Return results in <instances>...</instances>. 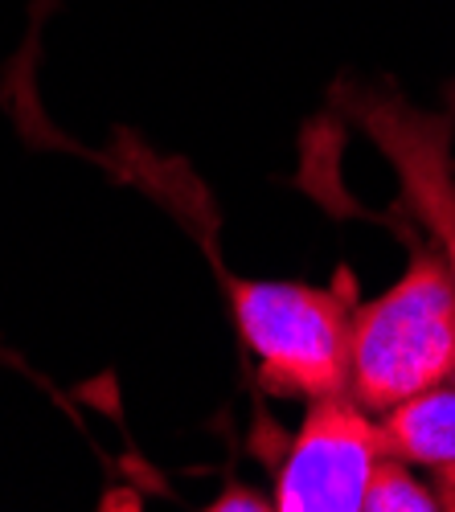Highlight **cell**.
Returning <instances> with one entry per match:
<instances>
[{"mask_svg":"<svg viewBox=\"0 0 455 512\" xmlns=\"http://www.w3.org/2000/svg\"><path fill=\"white\" fill-rule=\"evenodd\" d=\"M230 316L242 349L255 357L259 386L271 398H328L349 394V349L357 279L337 267L328 287L296 279H242L226 275Z\"/></svg>","mask_w":455,"mask_h":512,"instance_id":"cell-2","label":"cell"},{"mask_svg":"<svg viewBox=\"0 0 455 512\" xmlns=\"http://www.w3.org/2000/svg\"><path fill=\"white\" fill-rule=\"evenodd\" d=\"M210 508H259V512H267V508H275V500L255 492V488H226Z\"/></svg>","mask_w":455,"mask_h":512,"instance_id":"cell-6","label":"cell"},{"mask_svg":"<svg viewBox=\"0 0 455 512\" xmlns=\"http://www.w3.org/2000/svg\"><path fill=\"white\" fill-rule=\"evenodd\" d=\"M361 512H439V492L435 484L415 476V463L382 455L378 467L369 472Z\"/></svg>","mask_w":455,"mask_h":512,"instance_id":"cell-5","label":"cell"},{"mask_svg":"<svg viewBox=\"0 0 455 512\" xmlns=\"http://www.w3.org/2000/svg\"><path fill=\"white\" fill-rule=\"evenodd\" d=\"M435 492H439V508L455 512V467H439V472L431 476Z\"/></svg>","mask_w":455,"mask_h":512,"instance_id":"cell-7","label":"cell"},{"mask_svg":"<svg viewBox=\"0 0 455 512\" xmlns=\"http://www.w3.org/2000/svg\"><path fill=\"white\" fill-rule=\"evenodd\" d=\"M447 111H451V123H455V82L447 87Z\"/></svg>","mask_w":455,"mask_h":512,"instance_id":"cell-8","label":"cell"},{"mask_svg":"<svg viewBox=\"0 0 455 512\" xmlns=\"http://www.w3.org/2000/svg\"><path fill=\"white\" fill-rule=\"evenodd\" d=\"M455 377V271L435 242L410 238L394 287L353 312L349 398L386 414Z\"/></svg>","mask_w":455,"mask_h":512,"instance_id":"cell-1","label":"cell"},{"mask_svg":"<svg viewBox=\"0 0 455 512\" xmlns=\"http://www.w3.org/2000/svg\"><path fill=\"white\" fill-rule=\"evenodd\" d=\"M382 455L378 414L349 394L312 398L275 467V512H361L369 472Z\"/></svg>","mask_w":455,"mask_h":512,"instance_id":"cell-3","label":"cell"},{"mask_svg":"<svg viewBox=\"0 0 455 512\" xmlns=\"http://www.w3.org/2000/svg\"><path fill=\"white\" fill-rule=\"evenodd\" d=\"M378 422H382L386 455H398L406 463L423 467V472L455 467V381L451 377L378 414Z\"/></svg>","mask_w":455,"mask_h":512,"instance_id":"cell-4","label":"cell"}]
</instances>
